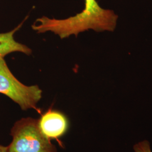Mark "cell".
<instances>
[{"mask_svg":"<svg viewBox=\"0 0 152 152\" xmlns=\"http://www.w3.org/2000/svg\"><path fill=\"white\" fill-rule=\"evenodd\" d=\"M117 18L113 11L101 7L96 0H85V8L81 12L65 19H51L48 27L50 31L63 39L88 29L113 31Z\"/></svg>","mask_w":152,"mask_h":152,"instance_id":"6da1fadb","label":"cell"},{"mask_svg":"<svg viewBox=\"0 0 152 152\" xmlns=\"http://www.w3.org/2000/svg\"><path fill=\"white\" fill-rule=\"evenodd\" d=\"M134 149L135 152H152L150 144L147 140L141 141L134 146Z\"/></svg>","mask_w":152,"mask_h":152,"instance_id":"8992f818","label":"cell"},{"mask_svg":"<svg viewBox=\"0 0 152 152\" xmlns=\"http://www.w3.org/2000/svg\"><path fill=\"white\" fill-rule=\"evenodd\" d=\"M39 128L49 139H56L63 135L68 127V120L60 112L49 110L38 120Z\"/></svg>","mask_w":152,"mask_h":152,"instance_id":"277c9868","label":"cell"},{"mask_svg":"<svg viewBox=\"0 0 152 152\" xmlns=\"http://www.w3.org/2000/svg\"><path fill=\"white\" fill-rule=\"evenodd\" d=\"M12 140L8 152H56V147L40 130L38 120L32 118L16 121L11 130Z\"/></svg>","mask_w":152,"mask_h":152,"instance_id":"7a4b0ae2","label":"cell"},{"mask_svg":"<svg viewBox=\"0 0 152 152\" xmlns=\"http://www.w3.org/2000/svg\"><path fill=\"white\" fill-rule=\"evenodd\" d=\"M22 23L10 32L0 33V58L14 52H20L27 55L31 54L32 50L27 46L16 42L14 34L21 27Z\"/></svg>","mask_w":152,"mask_h":152,"instance_id":"5b68a950","label":"cell"},{"mask_svg":"<svg viewBox=\"0 0 152 152\" xmlns=\"http://www.w3.org/2000/svg\"><path fill=\"white\" fill-rule=\"evenodd\" d=\"M0 152H8V148L0 145Z\"/></svg>","mask_w":152,"mask_h":152,"instance_id":"52a82bcc","label":"cell"},{"mask_svg":"<svg viewBox=\"0 0 152 152\" xmlns=\"http://www.w3.org/2000/svg\"><path fill=\"white\" fill-rule=\"evenodd\" d=\"M0 93L11 99L23 110L34 109L42 98V90L37 85L26 86L11 73L3 58H0Z\"/></svg>","mask_w":152,"mask_h":152,"instance_id":"3957f363","label":"cell"}]
</instances>
